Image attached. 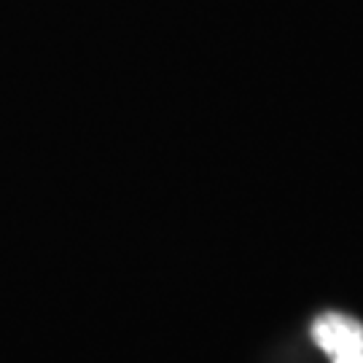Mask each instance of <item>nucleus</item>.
Segmentation results:
<instances>
[{
    "instance_id": "1",
    "label": "nucleus",
    "mask_w": 363,
    "mask_h": 363,
    "mask_svg": "<svg viewBox=\"0 0 363 363\" xmlns=\"http://www.w3.org/2000/svg\"><path fill=\"white\" fill-rule=\"evenodd\" d=\"M312 339L334 363H363V325L347 315H320L312 323Z\"/></svg>"
}]
</instances>
